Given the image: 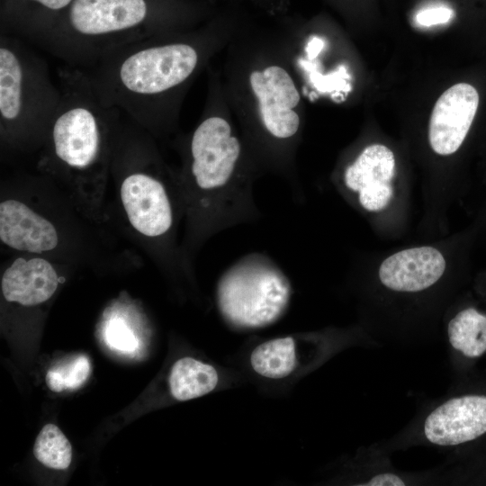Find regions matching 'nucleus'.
<instances>
[{
	"instance_id": "obj_1",
	"label": "nucleus",
	"mask_w": 486,
	"mask_h": 486,
	"mask_svg": "<svg viewBox=\"0 0 486 486\" xmlns=\"http://www.w3.org/2000/svg\"><path fill=\"white\" fill-rule=\"evenodd\" d=\"M245 23L238 15L214 14L196 27L116 50L87 72L104 104L149 134L169 135L194 80Z\"/></svg>"
},
{
	"instance_id": "obj_2",
	"label": "nucleus",
	"mask_w": 486,
	"mask_h": 486,
	"mask_svg": "<svg viewBox=\"0 0 486 486\" xmlns=\"http://www.w3.org/2000/svg\"><path fill=\"white\" fill-rule=\"evenodd\" d=\"M222 53L225 97L255 160L298 189L302 93L279 32L245 23Z\"/></svg>"
},
{
	"instance_id": "obj_3",
	"label": "nucleus",
	"mask_w": 486,
	"mask_h": 486,
	"mask_svg": "<svg viewBox=\"0 0 486 486\" xmlns=\"http://www.w3.org/2000/svg\"><path fill=\"white\" fill-rule=\"evenodd\" d=\"M201 117L184 140L178 174L188 216V247L262 217L255 181L263 175L248 148L223 91L220 70L207 68Z\"/></svg>"
},
{
	"instance_id": "obj_4",
	"label": "nucleus",
	"mask_w": 486,
	"mask_h": 486,
	"mask_svg": "<svg viewBox=\"0 0 486 486\" xmlns=\"http://www.w3.org/2000/svg\"><path fill=\"white\" fill-rule=\"evenodd\" d=\"M215 12L205 0H74L39 45L88 69L145 40L196 27Z\"/></svg>"
},
{
	"instance_id": "obj_5",
	"label": "nucleus",
	"mask_w": 486,
	"mask_h": 486,
	"mask_svg": "<svg viewBox=\"0 0 486 486\" xmlns=\"http://www.w3.org/2000/svg\"><path fill=\"white\" fill-rule=\"evenodd\" d=\"M62 96L46 133L40 166L76 184L104 182L122 112L104 104L87 70L58 69Z\"/></svg>"
},
{
	"instance_id": "obj_6",
	"label": "nucleus",
	"mask_w": 486,
	"mask_h": 486,
	"mask_svg": "<svg viewBox=\"0 0 486 486\" xmlns=\"http://www.w3.org/2000/svg\"><path fill=\"white\" fill-rule=\"evenodd\" d=\"M47 61L21 38L0 33V133L4 145H42L61 101Z\"/></svg>"
},
{
	"instance_id": "obj_7",
	"label": "nucleus",
	"mask_w": 486,
	"mask_h": 486,
	"mask_svg": "<svg viewBox=\"0 0 486 486\" xmlns=\"http://www.w3.org/2000/svg\"><path fill=\"white\" fill-rule=\"evenodd\" d=\"M291 283L267 255L248 254L220 276L217 302L222 317L242 328H256L277 320L288 306Z\"/></svg>"
},
{
	"instance_id": "obj_8",
	"label": "nucleus",
	"mask_w": 486,
	"mask_h": 486,
	"mask_svg": "<svg viewBox=\"0 0 486 486\" xmlns=\"http://www.w3.org/2000/svg\"><path fill=\"white\" fill-rule=\"evenodd\" d=\"M395 168V157L388 147L369 145L343 167L339 184L362 209L381 212L393 198Z\"/></svg>"
},
{
	"instance_id": "obj_9",
	"label": "nucleus",
	"mask_w": 486,
	"mask_h": 486,
	"mask_svg": "<svg viewBox=\"0 0 486 486\" xmlns=\"http://www.w3.org/2000/svg\"><path fill=\"white\" fill-rule=\"evenodd\" d=\"M479 105V94L470 84L458 83L446 90L433 108L428 140L441 156L455 153L464 143Z\"/></svg>"
},
{
	"instance_id": "obj_10",
	"label": "nucleus",
	"mask_w": 486,
	"mask_h": 486,
	"mask_svg": "<svg viewBox=\"0 0 486 486\" xmlns=\"http://www.w3.org/2000/svg\"><path fill=\"white\" fill-rule=\"evenodd\" d=\"M486 433V396L467 395L453 398L426 418L424 434L438 446H456Z\"/></svg>"
},
{
	"instance_id": "obj_11",
	"label": "nucleus",
	"mask_w": 486,
	"mask_h": 486,
	"mask_svg": "<svg viewBox=\"0 0 486 486\" xmlns=\"http://www.w3.org/2000/svg\"><path fill=\"white\" fill-rule=\"evenodd\" d=\"M443 254L429 246L396 252L385 258L379 268L381 283L390 290L415 292L435 284L444 274Z\"/></svg>"
},
{
	"instance_id": "obj_12",
	"label": "nucleus",
	"mask_w": 486,
	"mask_h": 486,
	"mask_svg": "<svg viewBox=\"0 0 486 486\" xmlns=\"http://www.w3.org/2000/svg\"><path fill=\"white\" fill-rule=\"evenodd\" d=\"M0 240L12 249L42 254L58 244L56 227L24 202L6 199L0 203Z\"/></svg>"
},
{
	"instance_id": "obj_13",
	"label": "nucleus",
	"mask_w": 486,
	"mask_h": 486,
	"mask_svg": "<svg viewBox=\"0 0 486 486\" xmlns=\"http://www.w3.org/2000/svg\"><path fill=\"white\" fill-rule=\"evenodd\" d=\"M74 0H0V32L39 41Z\"/></svg>"
},
{
	"instance_id": "obj_14",
	"label": "nucleus",
	"mask_w": 486,
	"mask_h": 486,
	"mask_svg": "<svg viewBox=\"0 0 486 486\" xmlns=\"http://www.w3.org/2000/svg\"><path fill=\"white\" fill-rule=\"evenodd\" d=\"M58 282L57 271L48 260L38 256L20 257L3 273L1 289L7 302L34 306L48 301Z\"/></svg>"
},
{
	"instance_id": "obj_15",
	"label": "nucleus",
	"mask_w": 486,
	"mask_h": 486,
	"mask_svg": "<svg viewBox=\"0 0 486 486\" xmlns=\"http://www.w3.org/2000/svg\"><path fill=\"white\" fill-rule=\"evenodd\" d=\"M218 381V373L212 365L192 357L177 360L169 376L171 393L178 400H188L207 394L214 390Z\"/></svg>"
},
{
	"instance_id": "obj_16",
	"label": "nucleus",
	"mask_w": 486,
	"mask_h": 486,
	"mask_svg": "<svg viewBox=\"0 0 486 486\" xmlns=\"http://www.w3.org/2000/svg\"><path fill=\"white\" fill-rule=\"evenodd\" d=\"M451 346L468 357H478L486 352V315L474 308L459 311L448 323Z\"/></svg>"
},
{
	"instance_id": "obj_17",
	"label": "nucleus",
	"mask_w": 486,
	"mask_h": 486,
	"mask_svg": "<svg viewBox=\"0 0 486 486\" xmlns=\"http://www.w3.org/2000/svg\"><path fill=\"white\" fill-rule=\"evenodd\" d=\"M252 368L258 374L281 379L288 376L296 365L295 345L292 338H278L256 346L250 356Z\"/></svg>"
},
{
	"instance_id": "obj_18",
	"label": "nucleus",
	"mask_w": 486,
	"mask_h": 486,
	"mask_svg": "<svg viewBox=\"0 0 486 486\" xmlns=\"http://www.w3.org/2000/svg\"><path fill=\"white\" fill-rule=\"evenodd\" d=\"M33 454L45 466L64 470L70 465L72 447L57 426L47 424L36 437Z\"/></svg>"
},
{
	"instance_id": "obj_19",
	"label": "nucleus",
	"mask_w": 486,
	"mask_h": 486,
	"mask_svg": "<svg viewBox=\"0 0 486 486\" xmlns=\"http://www.w3.org/2000/svg\"><path fill=\"white\" fill-rule=\"evenodd\" d=\"M90 373L89 359L79 355L50 368L46 374V383L55 392L75 390L86 382Z\"/></svg>"
},
{
	"instance_id": "obj_20",
	"label": "nucleus",
	"mask_w": 486,
	"mask_h": 486,
	"mask_svg": "<svg viewBox=\"0 0 486 486\" xmlns=\"http://www.w3.org/2000/svg\"><path fill=\"white\" fill-rule=\"evenodd\" d=\"M107 343L123 352H131L137 347V339L132 331L121 319L111 320L105 328Z\"/></svg>"
},
{
	"instance_id": "obj_21",
	"label": "nucleus",
	"mask_w": 486,
	"mask_h": 486,
	"mask_svg": "<svg viewBox=\"0 0 486 486\" xmlns=\"http://www.w3.org/2000/svg\"><path fill=\"white\" fill-rule=\"evenodd\" d=\"M452 15L453 13L450 9L436 7L419 12L416 16V21L420 25L430 26L445 23L451 19Z\"/></svg>"
},
{
	"instance_id": "obj_22",
	"label": "nucleus",
	"mask_w": 486,
	"mask_h": 486,
	"mask_svg": "<svg viewBox=\"0 0 486 486\" xmlns=\"http://www.w3.org/2000/svg\"><path fill=\"white\" fill-rule=\"evenodd\" d=\"M364 485L367 486H401L404 482L396 474L381 473L374 476Z\"/></svg>"
}]
</instances>
